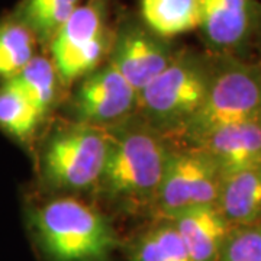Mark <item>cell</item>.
I'll return each mask as SVG.
<instances>
[{
    "instance_id": "1",
    "label": "cell",
    "mask_w": 261,
    "mask_h": 261,
    "mask_svg": "<svg viewBox=\"0 0 261 261\" xmlns=\"http://www.w3.org/2000/svg\"><path fill=\"white\" fill-rule=\"evenodd\" d=\"M105 129L108 152L94 190L119 209H151L171 151L168 138L140 113Z\"/></svg>"
},
{
    "instance_id": "2",
    "label": "cell",
    "mask_w": 261,
    "mask_h": 261,
    "mask_svg": "<svg viewBox=\"0 0 261 261\" xmlns=\"http://www.w3.org/2000/svg\"><path fill=\"white\" fill-rule=\"evenodd\" d=\"M38 245L51 261H108L116 235L106 216L71 196H61L31 215Z\"/></svg>"
},
{
    "instance_id": "3",
    "label": "cell",
    "mask_w": 261,
    "mask_h": 261,
    "mask_svg": "<svg viewBox=\"0 0 261 261\" xmlns=\"http://www.w3.org/2000/svg\"><path fill=\"white\" fill-rule=\"evenodd\" d=\"M211 56L177 51L171 63L138 93V111L166 137H180L205 100Z\"/></svg>"
},
{
    "instance_id": "4",
    "label": "cell",
    "mask_w": 261,
    "mask_h": 261,
    "mask_svg": "<svg viewBox=\"0 0 261 261\" xmlns=\"http://www.w3.org/2000/svg\"><path fill=\"white\" fill-rule=\"evenodd\" d=\"M260 115L261 64L232 54H214L205 100L180 137L189 142L215 128Z\"/></svg>"
},
{
    "instance_id": "5",
    "label": "cell",
    "mask_w": 261,
    "mask_h": 261,
    "mask_svg": "<svg viewBox=\"0 0 261 261\" xmlns=\"http://www.w3.org/2000/svg\"><path fill=\"white\" fill-rule=\"evenodd\" d=\"M108 152L105 128L84 122H68L49 134L45 141L39 171L49 189L83 192L97 185Z\"/></svg>"
},
{
    "instance_id": "6",
    "label": "cell",
    "mask_w": 261,
    "mask_h": 261,
    "mask_svg": "<svg viewBox=\"0 0 261 261\" xmlns=\"http://www.w3.org/2000/svg\"><path fill=\"white\" fill-rule=\"evenodd\" d=\"M111 42L105 2L90 0L80 5L48 44L61 84L70 86L103 64Z\"/></svg>"
},
{
    "instance_id": "7",
    "label": "cell",
    "mask_w": 261,
    "mask_h": 261,
    "mask_svg": "<svg viewBox=\"0 0 261 261\" xmlns=\"http://www.w3.org/2000/svg\"><path fill=\"white\" fill-rule=\"evenodd\" d=\"M219 183L221 171L202 149L190 144L171 147L151 209L161 219H171L193 207L215 205Z\"/></svg>"
},
{
    "instance_id": "8",
    "label": "cell",
    "mask_w": 261,
    "mask_h": 261,
    "mask_svg": "<svg viewBox=\"0 0 261 261\" xmlns=\"http://www.w3.org/2000/svg\"><path fill=\"white\" fill-rule=\"evenodd\" d=\"M70 111L74 121L108 128L137 113L138 92L106 61L80 79Z\"/></svg>"
},
{
    "instance_id": "9",
    "label": "cell",
    "mask_w": 261,
    "mask_h": 261,
    "mask_svg": "<svg viewBox=\"0 0 261 261\" xmlns=\"http://www.w3.org/2000/svg\"><path fill=\"white\" fill-rule=\"evenodd\" d=\"M178 49L167 38L137 20H126L112 34L106 61L140 93L167 67Z\"/></svg>"
},
{
    "instance_id": "10",
    "label": "cell",
    "mask_w": 261,
    "mask_h": 261,
    "mask_svg": "<svg viewBox=\"0 0 261 261\" xmlns=\"http://www.w3.org/2000/svg\"><path fill=\"white\" fill-rule=\"evenodd\" d=\"M199 31L214 54L237 56L257 35L261 6L257 0H199Z\"/></svg>"
},
{
    "instance_id": "11",
    "label": "cell",
    "mask_w": 261,
    "mask_h": 261,
    "mask_svg": "<svg viewBox=\"0 0 261 261\" xmlns=\"http://www.w3.org/2000/svg\"><path fill=\"white\" fill-rule=\"evenodd\" d=\"M187 144L202 149L221 176L261 164V115L215 128Z\"/></svg>"
},
{
    "instance_id": "12",
    "label": "cell",
    "mask_w": 261,
    "mask_h": 261,
    "mask_svg": "<svg viewBox=\"0 0 261 261\" xmlns=\"http://www.w3.org/2000/svg\"><path fill=\"white\" fill-rule=\"evenodd\" d=\"M193 261H216L233 226L216 205L199 206L170 219Z\"/></svg>"
},
{
    "instance_id": "13",
    "label": "cell",
    "mask_w": 261,
    "mask_h": 261,
    "mask_svg": "<svg viewBox=\"0 0 261 261\" xmlns=\"http://www.w3.org/2000/svg\"><path fill=\"white\" fill-rule=\"evenodd\" d=\"M215 205L232 226L261 222V164L222 174Z\"/></svg>"
},
{
    "instance_id": "14",
    "label": "cell",
    "mask_w": 261,
    "mask_h": 261,
    "mask_svg": "<svg viewBox=\"0 0 261 261\" xmlns=\"http://www.w3.org/2000/svg\"><path fill=\"white\" fill-rule=\"evenodd\" d=\"M142 23L163 38H174L199 28V0H141Z\"/></svg>"
},
{
    "instance_id": "15",
    "label": "cell",
    "mask_w": 261,
    "mask_h": 261,
    "mask_svg": "<svg viewBox=\"0 0 261 261\" xmlns=\"http://www.w3.org/2000/svg\"><path fill=\"white\" fill-rule=\"evenodd\" d=\"M6 80L15 84L44 116L56 105L58 87L61 86L53 60L42 56L32 57L18 74Z\"/></svg>"
},
{
    "instance_id": "16",
    "label": "cell",
    "mask_w": 261,
    "mask_h": 261,
    "mask_svg": "<svg viewBox=\"0 0 261 261\" xmlns=\"http://www.w3.org/2000/svg\"><path fill=\"white\" fill-rule=\"evenodd\" d=\"M129 261H193L170 219L140 233L132 243Z\"/></svg>"
},
{
    "instance_id": "17",
    "label": "cell",
    "mask_w": 261,
    "mask_h": 261,
    "mask_svg": "<svg viewBox=\"0 0 261 261\" xmlns=\"http://www.w3.org/2000/svg\"><path fill=\"white\" fill-rule=\"evenodd\" d=\"M79 6L80 0H23L15 18L32 32L37 41L49 44Z\"/></svg>"
},
{
    "instance_id": "18",
    "label": "cell",
    "mask_w": 261,
    "mask_h": 261,
    "mask_svg": "<svg viewBox=\"0 0 261 261\" xmlns=\"http://www.w3.org/2000/svg\"><path fill=\"white\" fill-rule=\"evenodd\" d=\"M44 119V115L10 80L0 86V128L12 137L28 138Z\"/></svg>"
},
{
    "instance_id": "19",
    "label": "cell",
    "mask_w": 261,
    "mask_h": 261,
    "mask_svg": "<svg viewBox=\"0 0 261 261\" xmlns=\"http://www.w3.org/2000/svg\"><path fill=\"white\" fill-rule=\"evenodd\" d=\"M35 38L18 18L0 23V77L10 79L35 56Z\"/></svg>"
},
{
    "instance_id": "20",
    "label": "cell",
    "mask_w": 261,
    "mask_h": 261,
    "mask_svg": "<svg viewBox=\"0 0 261 261\" xmlns=\"http://www.w3.org/2000/svg\"><path fill=\"white\" fill-rule=\"evenodd\" d=\"M216 261H261V222L233 226Z\"/></svg>"
},
{
    "instance_id": "21",
    "label": "cell",
    "mask_w": 261,
    "mask_h": 261,
    "mask_svg": "<svg viewBox=\"0 0 261 261\" xmlns=\"http://www.w3.org/2000/svg\"><path fill=\"white\" fill-rule=\"evenodd\" d=\"M258 35H260V41H261V23H260V28H258V32H257Z\"/></svg>"
}]
</instances>
